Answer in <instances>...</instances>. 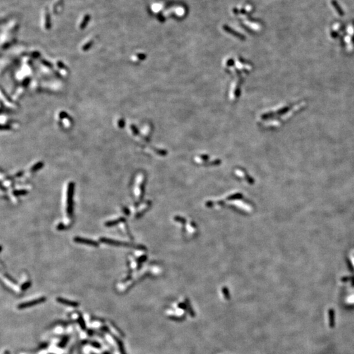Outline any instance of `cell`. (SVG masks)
Returning <instances> with one entry per match:
<instances>
[{"instance_id": "cell-6", "label": "cell", "mask_w": 354, "mask_h": 354, "mask_svg": "<svg viewBox=\"0 0 354 354\" xmlns=\"http://www.w3.org/2000/svg\"><path fill=\"white\" fill-rule=\"evenodd\" d=\"M57 301H58L60 303L64 304H66V305H69V306H77L78 304L76 303V302H72V301L70 300H67L66 299H61V298H58L57 299Z\"/></svg>"}, {"instance_id": "cell-7", "label": "cell", "mask_w": 354, "mask_h": 354, "mask_svg": "<svg viewBox=\"0 0 354 354\" xmlns=\"http://www.w3.org/2000/svg\"><path fill=\"white\" fill-rule=\"evenodd\" d=\"M27 191L26 190H16L13 192V194L15 196H20V195H25L27 194Z\"/></svg>"}, {"instance_id": "cell-2", "label": "cell", "mask_w": 354, "mask_h": 354, "mask_svg": "<svg viewBox=\"0 0 354 354\" xmlns=\"http://www.w3.org/2000/svg\"><path fill=\"white\" fill-rule=\"evenodd\" d=\"M74 241L76 243H81V244L87 245L92 246V247H99V244L96 241L91 239H88L87 238L80 237H76L74 238Z\"/></svg>"}, {"instance_id": "cell-3", "label": "cell", "mask_w": 354, "mask_h": 354, "mask_svg": "<svg viewBox=\"0 0 354 354\" xmlns=\"http://www.w3.org/2000/svg\"><path fill=\"white\" fill-rule=\"evenodd\" d=\"M100 241L103 242V243H106V244L108 245H114V246H129L130 245L129 243H124V242H122V241H116V240H113V239H108V238H100Z\"/></svg>"}, {"instance_id": "cell-4", "label": "cell", "mask_w": 354, "mask_h": 354, "mask_svg": "<svg viewBox=\"0 0 354 354\" xmlns=\"http://www.w3.org/2000/svg\"><path fill=\"white\" fill-rule=\"evenodd\" d=\"M125 221V218L123 217H121L119 218L116 219V220H110V221L107 222L106 223L105 225L106 226L108 227H110V226H115L116 224H119V223H122V222Z\"/></svg>"}, {"instance_id": "cell-8", "label": "cell", "mask_w": 354, "mask_h": 354, "mask_svg": "<svg viewBox=\"0 0 354 354\" xmlns=\"http://www.w3.org/2000/svg\"><path fill=\"white\" fill-rule=\"evenodd\" d=\"M42 166H43V164H42V163H38V164L35 165L34 167L32 168V170H33V171H37V170L39 169V168H41Z\"/></svg>"}, {"instance_id": "cell-5", "label": "cell", "mask_w": 354, "mask_h": 354, "mask_svg": "<svg viewBox=\"0 0 354 354\" xmlns=\"http://www.w3.org/2000/svg\"><path fill=\"white\" fill-rule=\"evenodd\" d=\"M43 300H44V299H43V298H41V299H37V300L30 301V302H28V303L20 304V308H26V306H31V305H34V304H36L39 303V302H41L42 301H43Z\"/></svg>"}, {"instance_id": "cell-1", "label": "cell", "mask_w": 354, "mask_h": 354, "mask_svg": "<svg viewBox=\"0 0 354 354\" xmlns=\"http://www.w3.org/2000/svg\"><path fill=\"white\" fill-rule=\"evenodd\" d=\"M74 190V184L70 182L68 190V200H67V213L69 216L72 215L73 212V194Z\"/></svg>"}]
</instances>
